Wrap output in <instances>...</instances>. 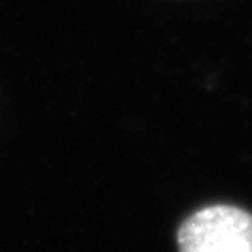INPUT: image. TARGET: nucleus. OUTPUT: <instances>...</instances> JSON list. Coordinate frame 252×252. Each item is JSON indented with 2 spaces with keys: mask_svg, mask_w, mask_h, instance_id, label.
Instances as JSON below:
<instances>
[{
  "mask_svg": "<svg viewBox=\"0 0 252 252\" xmlns=\"http://www.w3.org/2000/svg\"><path fill=\"white\" fill-rule=\"evenodd\" d=\"M182 252H252V214L235 205H210L182 220Z\"/></svg>",
  "mask_w": 252,
  "mask_h": 252,
  "instance_id": "obj_1",
  "label": "nucleus"
}]
</instances>
